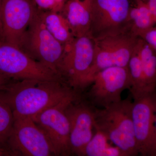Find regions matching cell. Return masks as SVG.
<instances>
[{
    "instance_id": "2e32d148",
    "label": "cell",
    "mask_w": 156,
    "mask_h": 156,
    "mask_svg": "<svg viewBox=\"0 0 156 156\" xmlns=\"http://www.w3.org/2000/svg\"><path fill=\"white\" fill-rule=\"evenodd\" d=\"M128 67L131 82V86L129 90L134 100H137L146 95L152 94L149 92L146 83L137 43L129 60Z\"/></svg>"
},
{
    "instance_id": "8992f818",
    "label": "cell",
    "mask_w": 156,
    "mask_h": 156,
    "mask_svg": "<svg viewBox=\"0 0 156 156\" xmlns=\"http://www.w3.org/2000/svg\"><path fill=\"white\" fill-rule=\"evenodd\" d=\"M20 49L58 75L57 68L64 46L46 28L38 14V9L23 35Z\"/></svg>"
},
{
    "instance_id": "7a4b0ae2",
    "label": "cell",
    "mask_w": 156,
    "mask_h": 156,
    "mask_svg": "<svg viewBox=\"0 0 156 156\" xmlns=\"http://www.w3.org/2000/svg\"><path fill=\"white\" fill-rule=\"evenodd\" d=\"M132 102L128 98L104 108L94 107L95 131L102 133L126 156L138 155L132 118Z\"/></svg>"
},
{
    "instance_id": "5bb4252c",
    "label": "cell",
    "mask_w": 156,
    "mask_h": 156,
    "mask_svg": "<svg viewBox=\"0 0 156 156\" xmlns=\"http://www.w3.org/2000/svg\"><path fill=\"white\" fill-rule=\"evenodd\" d=\"M75 37L89 35L91 0H67L61 12Z\"/></svg>"
},
{
    "instance_id": "e0dca14e",
    "label": "cell",
    "mask_w": 156,
    "mask_h": 156,
    "mask_svg": "<svg viewBox=\"0 0 156 156\" xmlns=\"http://www.w3.org/2000/svg\"><path fill=\"white\" fill-rule=\"evenodd\" d=\"M137 47L146 83L149 92L153 93L156 92V51L140 37Z\"/></svg>"
},
{
    "instance_id": "ba28073f",
    "label": "cell",
    "mask_w": 156,
    "mask_h": 156,
    "mask_svg": "<svg viewBox=\"0 0 156 156\" xmlns=\"http://www.w3.org/2000/svg\"><path fill=\"white\" fill-rule=\"evenodd\" d=\"M0 72L17 80H56L60 76L36 61L21 49L0 41Z\"/></svg>"
},
{
    "instance_id": "7402d4cb",
    "label": "cell",
    "mask_w": 156,
    "mask_h": 156,
    "mask_svg": "<svg viewBox=\"0 0 156 156\" xmlns=\"http://www.w3.org/2000/svg\"><path fill=\"white\" fill-rule=\"evenodd\" d=\"M137 36L145 42L151 48L156 51V25L140 32L137 34Z\"/></svg>"
},
{
    "instance_id": "d6986e66",
    "label": "cell",
    "mask_w": 156,
    "mask_h": 156,
    "mask_svg": "<svg viewBox=\"0 0 156 156\" xmlns=\"http://www.w3.org/2000/svg\"><path fill=\"white\" fill-rule=\"evenodd\" d=\"M106 136L95 131L85 149V156H126L119 148L109 144Z\"/></svg>"
},
{
    "instance_id": "ffe728a7",
    "label": "cell",
    "mask_w": 156,
    "mask_h": 156,
    "mask_svg": "<svg viewBox=\"0 0 156 156\" xmlns=\"http://www.w3.org/2000/svg\"><path fill=\"white\" fill-rule=\"evenodd\" d=\"M14 122V114L10 107L0 99V141L8 143Z\"/></svg>"
},
{
    "instance_id": "277c9868",
    "label": "cell",
    "mask_w": 156,
    "mask_h": 156,
    "mask_svg": "<svg viewBox=\"0 0 156 156\" xmlns=\"http://www.w3.org/2000/svg\"><path fill=\"white\" fill-rule=\"evenodd\" d=\"M139 37L131 30L94 41L93 62L85 83L88 88L93 77L105 69L128 67V62Z\"/></svg>"
},
{
    "instance_id": "44dd1931",
    "label": "cell",
    "mask_w": 156,
    "mask_h": 156,
    "mask_svg": "<svg viewBox=\"0 0 156 156\" xmlns=\"http://www.w3.org/2000/svg\"><path fill=\"white\" fill-rule=\"evenodd\" d=\"M38 10L61 12L67 0H32Z\"/></svg>"
},
{
    "instance_id": "cb8c5ba5",
    "label": "cell",
    "mask_w": 156,
    "mask_h": 156,
    "mask_svg": "<svg viewBox=\"0 0 156 156\" xmlns=\"http://www.w3.org/2000/svg\"><path fill=\"white\" fill-rule=\"evenodd\" d=\"M147 3L150 13L152 22L154 25L156 23V0H147Z\"/></svg>"
},
{
    "instance_id": "484cf974",
    "label": "cell",
    "mask_w": 156,
    "mask_h": 156,
    "mask_svg": "<svg viewBox=\"0 0 156 156\" xmlns=\"http://www.w3.org/2000/svg\"><path fill=\"white\" fill-rule=\"evenodd\" d=\"M2 0H0V41H3V32L1 22V9H2Z\"/></svg>"
},
{
    "instance_id": "4316f807",
    "label": "cell",
    "mask_w": 156,
    "mask_h": 156,
    "mask_svg": "<svg viewBox=\"0 0 156 156\" xmlns=\"http://www.w3.org/2000/svg\"><path fill=\"white\" fill-rule=\"evenodd\" d=\"M143 1H145V2H147V0H143Z\"/></svg>"
},
{
    "instance_id": "4fadbf2b",
    "label": "cell",
    "mask_w": 156,
    "mask_h": 156,
    "mask_svg": "<svg viewBox=\"0 0 156 156\" xmlns=\"http://www.w3.org/2000/svg\"><path fill=\"white\" fill-rule=\"evenodd\" d=\"M82 99L71 102L65 109L69 122L72 153L79 156H85L95 129L94 107Z\"/></svg>"
},
{
    "instance_id": "9c48e42d",
    "label": "cell",
    "mask_w": 156,
    "mask_h": 156,
    "mask_svg": "<svg viewBox=\"0 0 156 156\" xmlns=\"http://www.w3.org/2000/svg\"><path fill=\"white\" fill-rule=\"evenodd\" d=\"M81 98H74L66 99L31 117L46 134L55 156L72 155L70 145L69 122L65 109L71 102Z\"/></svg>"
},
{
    "instance_id": "ac0fdd59",
    "label": "cell",
    "mask_w": 156,
    "mask_h": 156,
    "mask_svg": "<svg viewBox=\"0 0 156 156\" xmlns=\"http://www.w3.org/2000/svg\"><path fill=\"white\" fill-rule=\"evenodd\" d=\"M128 20L130 30L137 36L139 33L154 25L147 2L143 0H133Z\"/></svg>"
},
{
    "instance_id": "6da1fadb",
    "label": "cell",
    "mask_w": 156,
    "mask_h": 156,
    "mask_svg": "<svg viewBox=\"0 0 156 156\" xmlns=\"http://www.w3.org/2000/svg\"><path fill=\"white\" fill-rule=\"evenodd\" d=\"M81 97L62 79L13 80L0 94L14 116L30 118L66 99Z\"/></svg>"
},
{
    "instance_id": "5b68a950",
    "label": "cell",
    "mask_w": 156,
    "mask_h": 156,
    "mask_svg": "<svg viewBox=\"0 0 156 156\" xmlns=\"http://www.w3.org/2000/svg\"><path fill=\"white\" fill-rule=\"evenodd\" d=\"M133 0H91L89 35L93 40L131 30L128 20Z\"/></svg>"
},
{
    "instance_id": "7c38bea8",
    "label": "cell",
    "mask_w": 156,
    "mask_h": 156,
    "mask_svg": "<svg viewBox=\"0 0 156 156\" xmlns=\"http://www.w3.org/2000/svg\"><path fill=\"white\" fill-rule=\"evenodd\" d=\"M37 11L32 0H2L3 41L20 48L23 35Z\"/></svg>"
},
{
    "instance_id": "9a60e30c",
    "label": "cell",
    "mask_w": 156,
    "mask_h": 156,
    "mask_svg": "<svg viewBox=\"0 0 156 156\" xmlns=\"http://www.w3.org/2000/svg\"><path fill=\"white\" fill-rule=\"evenodd\" d=\"M38 14L49 32L64 47L73 41L75 37L67 20L61 12L38 10Z\"/></svg>"
},
{
    "instance_id": "8fae6325",
    "label": "cell",
    "mask_w": 156,
    "mask_h": 156,
    "mask_svg": "<svg viewBox=\"0 0 156 156\" xmlns=\"http://www.w3.org/2000/svg\"><path fill=\"white\" fill-rule=\"evenodd\" d=\"M132 118L138 154L156 156V94L132 102Z\"/></svg>"
},
{
    "instance_id": "603a6c76",
    "label": "cell",
    "mask_w": 156,
    "mask_h": 156,
    "mask_svg": "<svg viewBox=\"0 0 156 156\" xmlns=\"http://www.w3.org/2000/svg\"><path fill=\"white\" fill-rule=\"evenodd\" d=\"M17 156L16 153L10 147L9 143L0 141V156Z\"/></svg>"
},
{
    "instance_id": "30bf717a",
    "label": "cell",
    "mask_w": 156,
    "mask_h": 156,
    "mask_svg": "<svg viewBox=\"0 0 156 156\" xmlns=\"http://www.w3.org/2000/svg\"><path fill=\"white\" fill-rule=\"evenodd\" d=\"M8 143L17 156H55L46 134L30 117L14 116Z\"/></svg>"
},
{
    "instance_id": "3957f363",
    "label": "cell",
    "mask_w": 156,
    "mask_h": 156,
    "mask_svg": "<svg viewBox=\"0 0 156 156\" xmlns=\"http://www.w3.org/2000/svg\"><path fill=\"white\" fill-rule=\"evenodd\" d=\"M94 53V41L89 35L77 37L65 46L58 63V75L69 87L81 94L85 90Z\"/></svg>"
},
{
    "instance_id": "52a82bcc",
    "label": "cell",
    "mask_w": 156,
    "mask_h": 156,
    "mask_svg": "<svg viewBox=\"0 0 156 156\" xmlns=\"http://www.w3.org/2000/svg\"><path fill=\"white\" fill-rule=\"evenodd\" d=\"M131 86L128 67L105 69L91 80L86 95L88 103L97 108L106 107L122 100V93L126 89H130Z\"/></svg>"
},
{
    "instance_id": "d4e9b609",
    "label": "cell",
    "mask_w": 156,
    "mask_h": 156,
    "mask_svg": "<svg viewBox=\"0 0 156 156\" xmlns=\"http://www.w3.org/2000/svg\"><path fill=\"white\" fill-rule=\"evenodd\" d=\"M13 80L15 79L0 72V94L5 89L7 85Z\"/></svg>"
}]
</instances>
